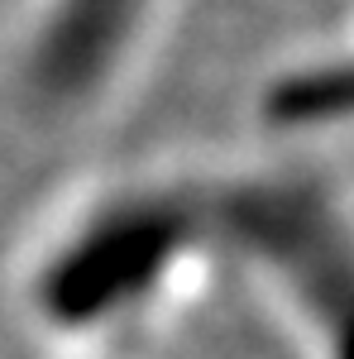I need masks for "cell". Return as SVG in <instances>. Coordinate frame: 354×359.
<instances>
[{
  "label": "cell",
  "mask_w": 354,
  "mask_h": 359,
  "mask_svg": "<svg viewBox=\"0 0 354 359\" xmlns=\"http://www.w3.org/2000/svg\"><path fill=\"white\" fill-rule=\"evenodd\" d=\"M216 264L211 172H106L39 221L20 316L67 359H110L196 302Z\"/></svg>",
  "instance_id": "obj_1"
},
{
  "label": "cell",
  "mask_w": 354,
  "mask_h": 359,
  "mask_svg": "<svg viewBox=\"0 0 354 359\" xmlns=\"http://www.w3.org/2000/svg\"><path fill=\"white\" fill-rule=\"evenodd\" d=\"M220 259L287 316V335L316 359H345L350 306V187L311 154H268L211 172Z\"/></svg>",
  "instance_id": "obj_2"
},
{
  "label": "cell",
  "mask_w": 354,
  "mask_h": 359,
  "mask_svg": "<svg viewBox=\"0 0 354 359\" xmlns=\"http://www.w3.org/2000/svg\"><path fill=\"white\" fill-rule=\"evenodd\" d=\"M163 0H39L5 62L20 125L77 135L130 91Z\"/></svg>",
  "instance_id": "obj_3"
}]
</instances>
